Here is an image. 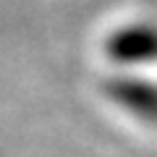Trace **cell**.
Wrapping results in <instances>:
<instances>
[]
</instances>
